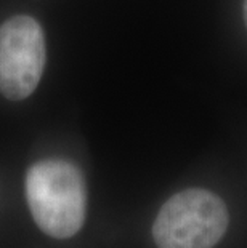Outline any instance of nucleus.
Listing matches in <instances>:
<instances>
[{
    "instance_id": "f257e3e1",
    "label": "nucleus",
    "mask_w": 247,
    "mask_h": 248,
    "mask_svg": "<svg viewBox=\"0 0 247 248\" xmlns=\"http://www.w3.org/2000/svg\"><path fill=\"white\" fill-rule=\"evenodd\" d=\"M26 199L35 224L55 239H69L83 226L87 186L74 163L47 159L34 163L26 175Z\"/></svg>"
},
{
    "instance_id": "20e7f679",
    "label": "nucleus",
    "mask_w": 247,
    "mask_h": 248,
    "mask_svg": "<svg viewBox=\"0 0 247 248\" xmlns=\"http://www.w3.org/2000/svg\"><path fill=\"white\" fill-rule=\"evenodd\" d=\"M244 19H246V26H247V0H244Z\"/></svg>"
},
{
    "instance_id": "f03ea898",
    "label": "nucleus",
    "mask_w": 247,
    "mask_h": 248,
    "mask_svg": "<svg viewBox=\"0 0 247 248\" xmlns=\"http://www.w3.org/2000/svg\"><path fill=\"white\" fill-rule=\"evenodd\" d=\"M230 223L228 208L207 189H185L167 200L152 224L157 248H214Z\"/></svg>"
},
{
    "instance_id": "7ed1b4c3",
    "label": "nucleus",
    "mask_w": 247,
    "mask_h": 248,
    "mask_svg": "<svg viewBox=\"0 0 247 248\" xmlns=\"http://www.w3.org/2000/svg\"><path fill=\"white\" fill-rule=\"evenodd\" d=\"M45 37L34 18L18 15L0 24V92L12 101L37 88L45 66Z\"/></svg>"
}]
</instances>
